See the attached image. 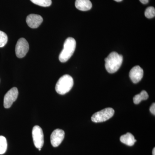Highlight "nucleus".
Segmentation results:
<instances>
[{"mask_svg":"<svg viewBox=\"0 0 155 155\" xmlns=\"http://www.w3.org/2000/svg\"><path fill=\"white\" fill-rule=\"evenodd\" d=\"M120 140L122 143L129 146H132L137 141L133 134L129 132L122 135L120 137Z\"/></svg>","mask_w":155,"mask_h":155,"instance_id":"nucleus-12","label":"nucleus"},{"mask_svg":"<svg viewBox=\"0 0 155 155\" xmlns=\"http://www.w3.org/2000/svg\"><path fill=\"white\" fill-rule=\"evenodd\" d=\"M145 16L148 19H151L155 17V8L153 7H149L147 8L145 11Z\"/></svg>","mask_w":155,"mask_h":155,"instance_id":"nucleus-16","label":"nucleus"},{"mask_svg":"<svg viewBox=\"0 0 155 155\" xmlns=\"http://www.w3.org/2000/svg\"><path fill=\"white\" fill-rule=\"evenodd\" d=\"M32 3L41 7H47L51 6V0H30Z\"/></svg>","mask_w":155,"mask_h":155,"instance_id":"nucleus-15","label":"nucleus"},{"mask_svg":"<svg viewBox=\"0 0 155 155\" xmlns=\"http://www.w3.org/2000/svg\"><path fill=\"white\" fill-rule=\"evenodd\" d=\"M150 110L152 114H153V115H155V104L154 103H153L152 105L151 106Z\"/></svg>","mask_w":155,"mask_h":155,"instance_id":"nucleus-18","label":"nucleus"},{"mask_svg":"<svg viewBox=\"0 0 155 155\" xmlns=\"http://www.w3.org/2000/svg\"><path fill=\"white\" fill-rule=\"evenodd\" d=\"M19 92L17 87L11 89L5 95L4 99V106L5 108L11 107L13 103L17 99Z\"/></svg>","mask_w":155,"mask_h":155,"instance_id":"nucleus-7","label":"nucleus"},{"mask_svg":"<svg viewBox=\"0 0 155 155\" xmlns=\"http://www.w3.org/2000/svg\"><path fill=\"white\" fill-rule=\"evenodd\" d=\"M114 1H116V2H122V0H114Z\"/></svg>","mask_w":155,"mask_h":155,"instance_id":"nucleus-21","label":"nucleus"},{"mask_svg":"<svg viewBox=\"0 0 155 155\" xmlns=\"http://www.w3.org/2000/svg\"><path fill=\"white\" fill-rule=\"evenodd\" d=\"M74 84L73 78L70 75H65L60 78L56 84V91L59 94L64 95L69 92Z\"/></svg>","mask_w":155,"mask_h":155,"instance_id":"nucleus-3","label":"nucleus"},{"mask_svg":"<svg viewBox=\"0 0 155 155\" xmlns=\"http://www.w3.org/2000/svg\"><path fill=\"white\" fill-rule=\"evenodd\" d=\"M32 135L35 147L38 149L41 148L44 143V139L41 127L38 125L35 126L32 129Z\"/></svg>","mask_w":155,"mask_h":155,"instance_id":"nucleus-5","label":"nucleus"},{"mask_svg":"<svg viewBox=\"0 0 155 155\" xmlns=\"http://www.w3.org/2000/svg\"><path fill=\"white\" fill-rule=\"evenodd\" d=\"M38 150L39 151H41V148L38 149Z\"/></svg>","mask_w":155,"mask_h":155,"instance_id":"nucleus-22","label":"nucleus"},{"mask_svg":"<svg viewBox=\"0 0 155 155\" xmlns=\"http://www.w3.org/2000/svg\"><path fill=\"white\" fill-rule=\"evenodd\" d=\"M8 147L7 140L5 137L0 136V155L5 153Z\"/></svg>","mask_w":155,"mask_h":155,"instance_id":"nucleus-14","label":"nucleus"},{"mask_svg":"<svg viewBox=\"0 0 155 155\" xmlns=\"http://www.w3.org/2000/svg\"><path fill=\"white\" fill-rule=\"evenodd\" d=\"M29 50V45L25 38H20L18 40L15 48V52L17 58H22L26 55Z\"/></svg>","mask_w":155,"mask_h":155,"instance_id":"nucleus-6","label":"nucleus"},{"mask_svg":"<svg viewBox=\"0 0 155 155\" xmlns=\"http://www.w3.org/2000/svg\"><path fill=\"white\" fill-rule=\"evenodd\" d=\"M149 95L145 91H142L139 94L136 95L134 97V103L135 104H140L143 100H146L148 98Z\"/></svg>","mask_w":155,"mask_h":155,"instance_id":"nucleus-13","label":"nucleus"},{"mask_svg":"<svg viewBox=\"0 0 155 155\" xmlns=\"http://www.w3.org/2000/svg\"><path fill=\"white\" fill-rule=\"evenodd\" d=\"M75 6L76 8L81 11H87L92 7L90 0H76Z\"/></svg>","mask_w":155,"mask_h":155,"instance_id":"nucleus-11","label":"nucleus"},{"mask_svg":"<svg viewBox=\"0 0 155 155\" xmlns=\"http://www.w3.org/2000/svg\"><path fill=\"white\" fill-rule=\"evenodd\" d=\"M143 69L139 66L133 67L129 72V77L134 83L139 82L143 77Z\"/></svg>","mask_w":155,"mask_h":155,"instance_id":"nucleus-10","label":"nucleus"},{"mask_svg":"<svg viewBox=\"0 0 155 155\" xmlns=\"http://www.w3.org/2000/svg\"><path fill=\"white\" fill-rule=\"evenodd\" d=\"M76 43L73 38L69 37L65 41L64 48L59 55V60L62 63L67 62L71 58L75 51Z\"/></svg>","mask_w":155,"mask_h":155,"instance_id":"nucleus-2","label":"nucleus"},{"mask_svg":"<svg viewBox=\"0 0 155 155\" xmlns=\"http://www.w3.org/2000/svg\"><path fill=\"white\" fill-rule=\"evenodd\" d=\"M139 1H140L142 4H147L149 2V0H139Z\"/></svg>","mask_w":155,"mask_h":155,"instance_id":"nucleus-19","label":"nucleus"},{"mask_svg":"<svg viewBox=\"0 0 155 155\" xmlns=\"http://www.w3.org/2000/svg\"><path fill=\"white\" fill-rule=\"evenodd\" d=\"M153 155H155V148H154L153 150Z\"/></svg>","mask_w":155,"mask_h":155,"instance_id":"nucleus-20","label":"nucleus"},{"mask_svg":"<svg viewBox=\"0 0 155 155\" xmlns=\"http://www.w3.org/2000/svg\"><path fill=\"white\" fill-rule=\"evenodd\" d=\"M42 17L38 14H31L27 16L26 22L27 25L30 28H37L43 22Z\"/></svg>","mask_w":155,"mask_h":155,"instance_id":"nucleus-9","label":"nucleus"},{"mask_svg":"<svg viewBox=\"0 0 155 155\" xmlns=\"http://www.w3.org/2000/svg\"><path fill=\"white\" fill-rule=\"evenodd\" d=\"M65 132L63 130L57 129L54 130L51 136V142L53 147H56L61 144L64 140Z\"/></svg>","mask_w":155,"mask_h":155,"instance_id":"nucleus-8","label":"nucleus"},{"mask_svg":"<svg viewBox=\"0 0 155 155\" xmlns=\"http://www.w3.org/2000/svg\"><path fill=\"white\" fill-rule=\"evenodd\" d=\"M8 37L7 34L2 31H0V48L5 46L7 43Z\"/></svg>","mask_w":155,"mask_h":155,"instance_id":"nucleus-17","label":"nucleus"},{"mask_svg":"<svg viewBox=\"0 0 155 155\" xmlns=\"http://www.w3.org/2000/svg\"><path fill=\"white\" fill-rule=\"evenodd\" d=\"M105 68L109 73H114L119 70L122 65L123 57L116 52H113L105 59Z\"/></svg>","mask_w":155,"mask_h":155,"instance_id":"nucleus-1","label":"nucleus"},{"mask_svg":"<svg viewBox=\"0 0 155 155\" xmlns=\"http://www.w3.org/2000/svg\"><path fill=\"white\" fill-rule=\"evenodd\" d=\"M114 113L113 108H105L94 114L91 117L92 121L95 123L105 122L114 116Z\"/></svg>","mask_w":155,"mask_h":155,"instance_id":"nucleus-4","label":"nucleus"}]
</instances>
